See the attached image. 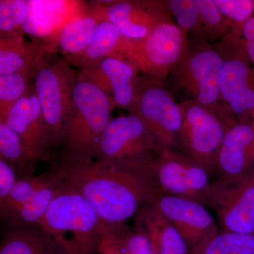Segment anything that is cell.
<instances>
[{
	"label": "cell",
	"instance_id": "obj_10",
	"mask_svg": "<svg viewBox=\"0 0 254 254\" xmlns=\"http://www.w3.org/2000/svg\"><path fill=\"white\" fill-rule=\"evenodd\" d=\"M182 115L181 150L215 172L219 148L231 123L219 114L190 100L179 102Z\"/></svg>",
	"mask_w": 254,
	"mask_h": 254
},
{
	"label": "cell",
	"instance_id": "obj_6",
	"mask_svg": "<svg viewBox=\"0 0 254 254\" xmlns=\"http://www.w3.org/2000/svg\"><path fill=\"white\" fill-rule=\"evenodd\" d=\"M78 73L54 52L45 55L37 68L33 84L46 119L50 148L60 145Z\"/></svg>",
	"mask_w": 254,
	"mask_h": 254
},
{
	"label": "cell",
	"instance_id": "obj_9",
	"mask_svg": "<svg viewBox=\"0 0 254 254\" xmlns=\"http://www.w3.org/2000/svg\"><path fill=\"white\" fill-rule=\"evenodd\" d=\"M160 147L148 125L128 113L110 120L100 138L94 160L153 164Z\"/></svg>",
	"mask_w": 254,
	"mask_h": 254
},
{
	"label": "cell",
	"instance_id": "obj_31",
	"mask_svg": "<svg viewBox=\"0 0 254 254\" xmlns=\"http://www.w3.org/2000/svg\"><path fill=\"white\" fill-rule=\"evenodd\" d=\"M162 1L177 26L188 33L190 38L194 37L199 26L198 0H163Z\"/></svg>",
	"mask_w": 254,
	"mask_h": 254
},
{
	"label": "cell",
	"instance_id": "obj_7",
	"mask_svg": "<svg viewBox=\"0 0 254 254\" xmlns=\"http://www.w3.org/2000/svg\"><path fill=\"white\" fill-rule=\"evenodd\" d=\"M213 44L222 60L220 93L224 103L237 123L254 122V67L241 35L230 31Z\"/></svg>",
	"mask_w": 254,
	"mask_h": 254
},
{
	"label": "cell",
	"instance_id": "obj_5",
	"mask_svg": "<svg viewBox=\"0 0 254 254\" xmlns=\"http://www.w3.org/2000/svg\"><path fill=\"white\" fill-rule=\"evenodd\" d=\"M190 38L175 21L160 23L139 40L124 37L118 58L132 65L141 76L166 81L188 53Z\"/></svg>",
	"mask_w": 254,
	"mask_h": 254
},
{
	"label": "cell",
	"instance_id": "obj_20",
	"mask_svg": "<svg viewBox=\"0 0 254 254\" xmlns=\"http://www.w3.org/2000/svg\"><path fill=\"white\" fill-rule=\"evenodd\" d=\"M124 37L112 23L101 21L86 49L76 56L64 58L71 66L81 70L94 67L103 59L117 58Z\"/></svg>",
	"mask_w": 254,
	"mask_h": 254
},
{
	"label": "cell",
	"instance_id": "obj_22",
	"mask_svg": "<svg viewBox=\"0 0 254 254\" xmlns=\"http://www.w3.org/2000/svg\"><path fill=\"white\" fill-rule=\"evenodd\" d=\"M50 180L27 202L3 219L9 226L39 225L64 180L55 169Z\"/></svg>",
	"mask_w": 254,
	"mask_h": 254
},
{
	"label": "cell",
	"instance_id": "obj_26",
	"mask_svg": "<svg viewBox=\"0 0 254 254\" xmlns=\"http://www.w3.org/2000/svg\"><path fill=\"white\" fill-rule=\"evenodd\" d=\"M53 171L40 175L26 173L18 176L17 182L9 196L0 203L1 218H6L16 208L29 200L50 180Z\"/></svg>",
	"mask_w": 254,
	"mask_h": 254
},
{
	"label": "cell",
	"instance_id": "obj_30",
	"mask_svg": "<svg viewBox=\"0 0 254 254\" xmlns=\"http://www.w3.org/2000/svg\"><path fill=\"white\" fill-rule=\"evenodd\" d=\"M28 1H0L1 37H23V26L28 14Z\"/></svg>",
	"mask_w": 254,
	"mask_h": 254
},
{
	"label": "cell",
	"instance_id": "obj_3",
	"mask_svg": "<svg viewBox=\"0 0 254 254\" xmlns=\"http://www.w3.org/2000/svg\"><path fill=\"white\" fill-rule=\"evenodd\" d=\"M115 108L104 91L78 73L72 101L62 132L63 159L94 160L102 135Z\"/></svg>",
	"mask_w": 254,
	"mask_h": 254
},
{
	"label": "cell",
	"instance_id": "obj_28",
	"mask_svg": "<svg viewBox=\"0 0 254 254\" xmlns=\"http://www.w3.org/2000/svg\"><path fill=\"white\" fill-rule=\"evenodd\" d=\"M34 79L29 73L0 75V121H3L16 103L27 93Z\"/></svg>",
	"mask_w": 254,
	"mask_h": 254
},
{
	"label": "cell",
	"instance_id": "obj_25",
	"mask_svg": "<svg viewBox=\"0 0 254 254\" xmlns=\"http://www.w3.org/2000/svg\"><path fill=\"white\" fill-rule=\"evenodd\" d=\"M199 26L194 37L210 43L222 39L230 31V25L221 14L214 0H198Z\"/></svg>",
	"mask_w": 254,
	"mask_h": 254
},
{
	"label": "cell",
	"instance_id": "obj_18",
	"mask_svg": "<svg viewBox=\"0 0 254 254\" xmlns=\"http://www.w3.org/2000/svg\"><path fill=\"white\" fill-rule=\"evenodd\" d=\"M133 218L134 227L148 237L156 254H191L181 234L153 203L142 207Z\"/></svg>",
	"mask_w": 254,
	"mask_h": 254
},
{
	"label": "cell",
	"instance_id": "obj_36",
	"mask_svg": "<svg viewBox=\"0 0 254 254\" xmlns=\"http://www.w3.org/2000/svg\"></svg>",
	"mask_w": 254,
	"mask_h": 254
},
{
	"label": "cell",
	"instance_id": "obj_11",
	"mask_svg": "<svg viewBox=\"0 0 254 254\" xmlns=\"http://www.w3.org/2000/svg\"><path fill=\"white\" fill-rule=\"evenodd\" d=\"M161 193L184 197L204 204L211 186L210 171L181 150L160 145L153 165Z\"/></svg>",
	"mask_w": 254,
	"mask_h": 254
},
{
	"label": "cell",
	"instance_id": "obj_12",
	"mask_svg": "<svg viewBox=\"0 0 254 254\" xmlns=\"http://www.w3.org/2000/svg\"><path fill=\"white\" fill-rule=\"evenodd\" d=\"M205 205L216 213L220 231L254 235V170L237 182H212Z\"/></svg>",
	"mask_w": 254,
	"mask_h": 254
},
{
	"label": "cell",
	"instance_id": "obj_21",
	"mask_svg": "<svg viewBox=\"0 0 254 254\" xmlns=\"http://www.w3.org/2000/svg\"><path fill=\"white\" fill-rule=\"evenodd\" d=\"M0 254H60L51 237L39 225L9 226L4 232Z\"/></svg>",
	"mask_w": 254,
	"mask_h": 254
},
{
	"label": "cell",
	"instance_id": "obj_19",
	"mask_svg": "<svg viewBox=\"0 0 254 254\" xmlns=\"http://www.w3.org/2000/svg\"><path fill=\"white\" fill-rule=\"evenodd\" d=\"M54 52L47 45L28 43L23 37H0V75L29 73L35 76L42 58Z\"/></svg>",
	"mask_w": 254,
	"mask_h": 254
},
{
	"label": "cell",
	"instance_id": "obj_17",
	"mask_svg": "<svg viewBox=\"0 0 254 254\" xmlns=\"http://www.w3.org/2000/svg\"><path fill=\"white\" fill-rule=\"evenodd\" d=\"M18 133L27 146L30 158L43 159L50 148L49 133L34 84L9 110L3 121Z\"/></svg>",
	"mask_w": 254,
	"mask_h": 254
},
{
	"label": "cell",
	"instance_id": "obj_33",
	"mask_svg": "<svg viewBox=\"0 0 254 254\" xmlns=\"http://www.w3.org/2000/svg\"><path fill=\"white\" fill-rule=\"evenodd\" d=\"M17 170L11 164L0 160V203L6 199L16 185Z\"/></svg>",
	"mask_w": 254,
	"mask_h": 254
},
{
	"label": "cell",
	"instance_id": "obj_1",
	"mask_svg": "<svg viewBox=\"0 0 254 254\" xmlns=\"http://www.w3.org/2000/svg\"><path fill=\"white\" fill-rule=\"evenodd\" d=\"M153 165L62 158L55 169L64 181L86 198L111 230L126 225L161 193Z\"/></svg>",
	"mask_w": 254,
	"mask_h": 254
},
{
	"label": "cell",
	"instance_id": "obj_29",
	"mask_svg": "<svg viewBox=\"0 0 254 254\" xmlns=\"http://www.w3.org/2000/svg\"><path fill=\"white\" fill-rule=\"evenodd\" d=\"M108 233L121 254H156L148 237L136 227L124 225Z\"/></svg>",
	"mask_w": 254,
	"mask_h": 254
},
{
	"label": "cell",
	"instance_id": "obj_15",
	"mask_svg": "<svg viewBox=\"0 0 254 254\" xmlns=\"http://www.w3.org/2000/svg\"><path fill=\"white\" fill-rule=\"evenodd\" d=\"M254 170V122L238 123L230 127L219 148L215 171L219 180L237 182Z\"/></svg>",
	"mask_w": 254,
	"mask_h": 254
},
{
	"label": "cell",
	"instance_id": "obj_4",
	"mask_svg": "<svg viewBox=\"0 0 254 254\" xmlns=\"http://www.w3.org/2000/svg\"><path fill=\"white\" fill-rule=\"evenodd\" d=\"M222 60L213 43L200 38H190L188 53L181 64L166 80L173 93H179L182 100L202 105L235 125L220 93Z\"/></svg>",
	"mask_w": 254,
	"mask_h": 254
},
{
	"label": "cell",
	"instance_id": "obj_16",
	"mask_svg": "<svg viewBox=\"0 0 254 254\" xmlns=\"http://www.w3.org/2000/svg\"><path fill=\"white\" fill-rule=\"evenodd\" d=\"M78 73L104 91L115 107L128 110L134 102L142 77L129 63L114 57Z\"/></svg>",
	"mask_w": 254,
	"mask_h": 254
},
{
	"label": "cell",
	"instance_id": "obj_32",
	"mask_svg": "<svg viewBox=\"0 0 254 254\" xmlns=\"http://www.w3.org/2000/svg\"><path fill=\"white\" fill-rule=\"evenodd\" d=\"M230 25V31L242 36V28L254 14V0H214Z\"/></svg>",
	"mask_w": 254,
	"mask_h": 254
},
{
	"label": "cell",
	"instance_id": "obj_13",
	"mask_svg": "<svg viewBox=\"0 0 254 254\" xmlns=\"http://www.w3.org/2000/svg\"><path fill=\"white\" fill-rule=\"evenodd\" d=\"M87 12L99 23H113L123 37L131 40L145 38L160 23L175 21L162 1H93Z\"/></svg>",
	"mask_w": 254,
	"mask_h": 254
},
{
	"label": "cell",
	"instance_id": "obj_14",
	"mask_svg": "<svg viewBox=\"0 0 254 254\" xmlns=\"http://www.w3.org/2000/svg\"><path fill=\"white\" fill-rule=\"evenodd\" d=\"M152 203L181 234L190 251L220 231L218 222L199 201L160 193Z\"/></svg>",
	"mask_w": 254,
	"mask_h": 254
},
{
	"label": "cell",
	"instance_id": "obj_23",
	"mask_svg": "<svg viewBox=\"0 0 254 254\" xmlns=\"http://www.w3.org/2000/svg\"><path fill=\"white\" fill-rule=\"evenodd\" d=\"M98 23V19L86 11L66 23L53 44L56 45L64 58L79 55L89 44Z\"/></svg>",
	"mask_w": 254,
	"mask_h": 254
},
{
	"label": "cell",
	"instance_id": "obj_34",
	"mask_svg": "<svg viewBox=\"0 0 254 254\" xmlns=\"http://www.w3.org/2000/svg\"><path fill=\"white\" fill-rule=\"evenodd\" d=\"M241 37L247 58L254 67V16L245 23Z\"/></svg>",
	"mask_w": 254,
	"mask_h": 254
},
{
	"label": "cell",
	"instance_id": "obj_24",
	"mask_svg": "<svg viewBox=\"0 0 254 254\" xmlns=\"http://www.w3.org/2000/svg\"><path fill=\"white\" fill-rule=\"evenodd\" d=\"M190 252L191 254H254V235L220 231Z\"/></svg>",
	"mask_w": 254,
	"mask_h": 254
},
{
	"label": "cell",
	"instance_id": "obj_35",
	"mask_svg": "<svg viewBox=\"0 0 254 254\" xmlns=\"http://www.w3.org/2000/svg\"><path fill=\"white\" fill-rule=\"evenodd\" d=\"M98 254H121L119 252L117 247L114 245L113 241L110 238L109 234H106L101 245L98 248Z\"/></svg>",
	"mask_w": 254,
	"mask_h": 254
},
{
	"label": "cell",
	"instance_id": "obj_27",
	"mask_svg": "<svg viewBox=\"0 0 254 254\" xmlns=\"http://www.w3.org/2000/svg\"><path fill=\"white\" fill-rule=\"evenodd\" d=\"M0 160L8 162L25 173L26 168L34 163L21 137L3 122H0Z\"/></svg>",
	"mask_w": 254,
	"mask_h": 254
},
{
	"label": "cell",
	"instance_id": "obj_2",
	"mask_svg": "<svg viewBox=\"0 0 254 254\" xmlns=\"http://www.w3.org/2000/svg\"><path fill=\"white\" fill-rule=\"evenodd\" d=\"M39 226L60 254H95L109 230L86 198L64 181Z\"/></svg>",
	"mask_w": 254,
	"mask_h": 254
},
{
	"label": "cell",
	"instance_id": "obj_8",
	"mask_svg": "<svg viewBox=\"0 0 254 254\" xmlns=\"http://www.w3.org/2000/svg\"><path fill=\"white\" fill-rule=\"evenodd\" d=\"M128 113L136 115L148 125L160 145L182 151L181 109L165 81L142 76Z\"/></svg>",
	"mask_w": 254,
	"mask_h": 254
}]
</instances>
